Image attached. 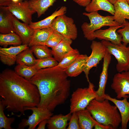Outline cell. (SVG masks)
I'll use <instances>...</instances> for the list:
<instances>
[{
	"mask_svg": "<svg viewBox=\"0 0 129 129\" xmlns=\"http://www.w3.org/2000/svg\"><path fill=\"white\" fill-rule=\"evenodd\" d=\"M0 97L4 109L23 114L26 108L37 107L40 99L35 85L8 69L0 74Z\"/></svg>",
	"mask_w": 129,
	"mask_h": 129,
	"instance_id": "cell-1",
	"label": "cell"
},
{
	"mask_svg": "<svg viewBox=\"0 0 129 129\" xmlns=\"http://www.w3.org/2000/svg\"><path fill=\"white\" fill-rule=\"evenodd\" d=\"M64 69L56 66L38 70L30 81L37 88L40 99L38 107L54 111L64 103L70 94V81Z\"/></svg>",
	"mask_w": 129,
	"mask_h": 129,
	"instance_id": "cell-2",
	"label": "cell"
},
{
	"mask_svg": "<svg viewBox=\"0 0 129 129\" xmlns=\"http://www.w3.org/2000/svg\"><path fill=\"white\" fill-rule=\"evenodd\" d=\"M109 101L106 99L102 101L94 99L86 108L97 122L116 129L121 123V116L117 107L111 105Z\"/></svg>",
	"mask_w": 129,
	"mask_h": 129,
	"instance_id": "cell-3",
	"label": "cell"
},
{
	"mask_svg": "<svg viewBox=\"0 0 129 129\" xmlns=\"http://www.w3.org/2000/svg\"><path fill=\"white\" fill-rule=\"evenodd\" d=\"M83 14L88 17L90 22L89 23L84 22L81 26L84 37L88 40H94V32L102 27L120 25L114 20L113 15L104 16L99 14L98 11L84 12Z\"/></svg>",
	"mask_w": 129,
	"mask_h": 129,
	"instance_id": "cell-4",
	"label": "cell"
},
{
	"mask_svg": "<svg viewBox=\"0 0 129 129\" xmlns=\"http://www.w3.org/2000/svg\"><path fill=\"white\" fill-rule=\"evenodd\" d=\"M88 87L79 88L72 94L70 99V113L86 109L91 102L96 97L94 84L90 81Z\"/></svg>",
	"mask_w": 129,
	"mask_h": 129,
	"instance_id": "cell-5",
	"label": "cell"
},
{
	"mask_svg": "<svg viewBox=\"0 0 129 129\" xmlns=\"http://www.w3.org/2000/svg\"><path fill=\"white\" fill-rule=\"evenodd\" d=\"M105 47L107 51L113 55L117 61L116 68L118 72L128 71L129 64V47L123 44L120 45L113 44L107 41L101 42Z\"/></svg>",
	"mask_w": 129,
	"mask_h": 129,
	"instance_id": "cell-6",
	"label": "cell"
},
{
	"mask_svg": "<svg viewBox=\"0 0 129 129\" xmlns=\"http://www.w3.org/2000/svg\"><path fill=\"white\" fill-rule=\"evenodd\" d=\"M50 27L64 38L75 40L77 37V29L73 19L65 14L56 17Z\"/></svg>",
	"mask_w": 129,
	"mask_h": 129,
	"instance_id": "cell-7",
	"label": "cell"
},
{
	"mask_svg": "<svg viewBox=\"0 0 129 129\" xmlns=\"http://www.w3.org/2000/svg\"><path fill=\"white\" fill-rule=\"evenodd\" d=\"M30 110L32 114L28 119H23L19 124L18 129H23L27 126L28 129H35L37 125L42 121L48 119L53 115L52 112L44 108L35 107L27 108L25 110Z\"/></svg>",
	"mask_w": 129,
	"mask_h": 129,
	"instance_id": "cell-8",
	"label": "cell"
},
{
	"mask_svg": "<svg viewBox=\"0 0 129 129\" xmlns=\"http://www.w3.org/2000/svg\"><path fill=\"white\" fill-rule=\"evenodd\" d=\"M90 47L91 53L89 56L83 70L88 82L90 81L88 75L90 70L96 67L100 62L103 59L106 52L105 47L101 42L93 40Z\"/></svg>",
	"mask_w": 129,
	"mask_h": 129,
	"instance_id": "cell-9",
	"label": "cell"
},
{
	"mask_svg": "<svg viewBox=\"0 0 129 129\" xmlns=\"http://www.w3.org/2000/svg\"><path fill=\"white\" fill-rule=\"evenodd\" d=\"M6 6L17 19L28 24L32 22V15L36 12L30 8L28 0L23 2L20 0L17 3L13 2Z\"/></svg>",
	"mask_w": 129,
	"mask_h": 129,
	"instance_id": "cell-10",
	"label": "cell"
},
{
	"mask_svg": "<svg viewBox=\"0 0 129 129\" xmlns=\"http://www.w3.org/2000/svg\"><path fill=\"white\" fill-rule=\"evenodd\" d=\"M111 88L116 95V98L120 99L129 96V71L118 72L115 74L111 85Z\"/></svg>",
	"mask_w": 129,
	"mask_h": 129,
	"instance_id": "cell-11",
	"label": "cell"
},
{
	"mask_svg": "<svg viewBox=\"0 0 129 129\" xmlns=\"http://www.w3.org/2000/svg\"><path fill=\"white\" fill-rule=\"evenodd\" d=\"M123 27L122 24L110 26L105 29L97 30L94 32L93 37L94 39L97 38L100 40L109 41L115 44L121 45L122 44V37L118 33L117 30Z\"/></svg>",
	"mask_w": 129,
	"mask_h": 129,
	"instance_id": "cell-12",
	"label": "cell"
},
{
	"mask_svg": "<svg viewBox=\"0 0 129 129\" xmlns=\"http://www.w3.org/2000/svg\"><path fill=\"white\" fill-rule=\"evenodd\" d=\"M27 45L22 44L8 48H0V60L4 64L11 66L16 62V57L21 52L29 48Z\"/></svg>",
	"mask_w": 129,
	"mask_h": 129,
	"instance_id": "cell-13",
	"label": "cell"
},
{
	"mask_svg": "<svg viewBox=\"0 0 129 129\" xmlns=\"http://www.w3.org/2000/svg\"><path fill=\"white\" fill-rule=\"evenodd\" d=\"M102 70L100 77L99 87L96 91V100L102 101L104 100L105 95L106 86L108 79V71L111 60V56L106 50L105 55L103 58Z\"/></svg>",
	"mask_w": 129,
	"mask_h": 129,
	"instance_id": "cell-14",
	"label": "cell"
},
{
	"mask_svg": "<svg viewBox=\"0 0 129 129\" xmlns=\"http://www.w3.org/2000/svg\"><path fill=\"white\" fill-rule=\"evenodd\" d=\"M127 98L126 97L122 100H120L112 98L107 94L104 96L105 99L112 102L117 107L121 116L122 129H127L129 121V102L128 101Z\"/></svg>",
	"mask_w": 129,
	"mask_h": 129,
	"instance_id": "cell-15",
	"label": "cell"
},
{
	"mask_svg": "<svg viewBox=\"0 0 129 129\" xmlns=\"http://www.w3.org/2000/svg\"><path fill=\"white\" fill-rule=\"evenodd\" d=\"M13 22L15 32L21 38L22 44L28 45L34 30L31 28L29 24L20 22L14 16L13 18Z\"/></svg>",
	"mask_w": 129,
	"mask_h": 129,
	"instance_id": "cell-16",
	"label": "cell"
},
{
	"mask_svg": "<svg viewBox=\"0 0 129 129\" xmlns=\"http://www.w3.org/2000/svg\"><path fill=\"white\" fill-rule=\"evenodd\" d=\"M14 16L6 6H0V32L1 34L15 32L13 18Z\"/></svg>",
	"mask_w": 129,
	"mask_h": 129,
	"instance_id": "cell-17",
	"label": "cell"
},
{
	"mask_svg": "<svg viewBox=\"0 0 129 129\" xmlns=\"http://www.w3.org/2000/svg\"><path fill=\"white\" fill-rule=\"evenodd\" d=\"M114 20L120 25L129 20V4L127 0H118L114 4Z\"/></svg>",
	"mask_w": 129,
	"mask_h": 129,
	"instance_id": "cell-18",
	"label": "cell"
},
{
	"mask_svg": "<svg viewBox=\"0 0 129 129\" xmlns=\"http://www.w3.org/2000/svg\"><path fill=\"white\" fill-rule=\"evenodd\" d=\"M72 42V40L64 37L57 46L52 48L53 55L58 62H60L65 56L74 49L70 46Z\"/></svg>",
	"mask_w": 129,
	"mask_h": 129,
	"instance_id": "cell-19",
	"label": "cell"
},
{
	"mask_svg": "<svg viewBox=\"0 0 129 129\" xmlns=\"http://www.w3.org/2000/svg\"><path fill=\"white\" fill-rule=\"evenodd\" d=\"M67 10L66 7L62 6L59 10L55 11L51 15L45 19L37 22H31L29 24V26L34 30L50 27L55 18L59 16L65 14Z\"/></svg>",
	"mask_w": 129,
	"mask_h": 129,
	"instance_id": "cell-20",
	"label": "cell"
},
{
	"mask_svg": "<svg viewBox=\"0 0 129 129\" xmlns=\"http://www.w3.org/2000/svg\"><path fill=\"white\" fill-rule=\"evenodd\" d=\"M89 56L86 54H80L70 66L64 69L68 76L75 77L83 71Z\"/></svg>",
	"mask_w": 129,
	"mask_h": 129,
	"instance_id": "cell-21",
	"label": "cell"
},
{
	"mask_svg": "<svg viewBox=\"0 0 129 129\" xmlns=\"http://www.w3.org/2000/svg\"><path fill=\"white\" fill-rule=\"evenodd\" d=\"M102 10L113 15L114 12V5L108 0H91L90 3L85 8V10L89 13Z\"/></svg>",
	"mask_w": 129,
	"mask_h": 129,
	"instance_id": "cell-22",
	"label": "cell"
},
{
	"mask_svg": "<svg viewBox=\"0 0 129 129\" xmlns=\"http://www.w3.org/2000/svg\"><path fill=\"white\" fill-rule=\"evenodd\" d=\"M70 113L64 115L60 114L52 116L48 119L47 126L49 129H66L71 116Z\"/></svg>",
	"mask_w": 129,
	"mask_h": 129,
	"instance_id": "cell-23",
	"label": "cell"
},
{
	"mask_svg": "<svg viewBox=\"0 0 129 129\" xmlns=\"http://www.w3.org/2000/svg\"><path fill=\"white\" fill-rule=\"evenodd\" d=\"M51 27L34 30L28 45L29 47L38 45H45L50 35L53 31Z\"/></svg>",
	"mask_w": 129,
	"mask_h": 129,
	"instance_id": "cell-24",
	"label": "cell"
},
{
	"mask_svg": "<svg viewBox=\"0 0 129 129\" xmlns=\"http://www.w3.org/2000/svg\"><path fill=\"white\" fill-rule=\"evenodd\" d=\"M78 118L80 129H92L97 121L86 108L76 112Z\"/></svg>",
	"mask_w": 129,
	"mask_h": 129,
	"instance_id": "cell-25",
	"label": "cell"
},
{
	"mask_svg": "<svg viewBox=\"0 0 129 129\" xmlns=\"http://www.w3.org/2000/svg\"><path fill=\"white\" fill-rule=\"evenodd\" d=\"M56 0H29L30 8L37 14L38 17L44 14Z\"/></svg>",
	"mask_w": 129,
	"mask_h": 129,
	"instance_id": "cell-26",
	"label": "cell"
},
{
	"mask_svg": "<svg viewBox=\"0 0 129 129\" xmlns=\"http://www.w3.org/2000/svg\"><path fill=\"white\" fill-rule=\"evenodd\" d=\"M31 48H28L20 52L17 56L16 62L19 64L34 66L37 59L33 56Z\"/></svg>",
	"mask_w": 129,
	"mask_h": 129,
	"instance_id": "cell-27",
	"label": "cell"
},
{
	"mask_svg": "<svg viewBox=\"0 0 129 129\" xmlns=\"http://www.w3.org/2000/svg\"><path fill=\"white\" fill-rule=\"evenodd\" d=\"M22 44V42L21 38L15 32L0 34V45L4 47L10 45L17 46Z\"/></svg>",
	"mask_w": 129,
	"mask_h": 129,
	"instance_id": "cell-28",
	"label": "cell"
},
{
	"mask_svg": "<svg viewBox=\"0 0 129 129\" xmlns=\"http://www.w3.org/2000/svg\"><path fill=\"white\" fill-rule=\"evenodd\" d=\"M14 71L19 75L29 81L38 70L33 66L18 64L15 67Z\"/></svg>",
	"mask_w": 129,
	"mask_h": 129,
	"instance_id": "cell-29",
	"label": "cell"
},
{
	"mask_svg": "<svg viewBox=\"0 0 129 129\" xmlns=\"http://www.w3.org/2000/svg\"><path fill=\"white\" fill-rule=\"evenodd\" d=\"M80 55L77 49H74L65 56L56 66L65 69L71 65Z\"/></svg>",
	"mask_w": 129,
	"mask_h": 129,
	"instance_id": "cell-30",
	"label": "cell"
},
{
	"mask_svg": "<svg viewBox=\"0 0 129 129\" xmlns=\"http://www.w3.org/2000/svg\"><path fill=\"white\" fill-rule=\"evenodd\" d=\"M31 47L33 53L38 59L52 57L51 50L45 45H38Z\"/></svg>",
	"mask_w": 129,
	"mask_h": 129,
	"instance_id": "cell-31",
	"label": "cell"
},
{
	"mask_svg": "<svg viewBox=\"0 0 129 129\" xmlns=\"http://www.w3.org/2000/svg\"><path fill=\"white\" fill-rule=\"evenodd\" d=\"M58 62L52 57L41 59H37L33 66L38 70L46 68L53 67L57 66Z\"/></svg>",
	"mask_w": 129,
	"mask_h": 129,
	"instance_id": "cell-32",
	"label": "cell"
},
{
	"mask_svg": "<svg viewBox=\"0 0 129 129\" xmlns=\"http://www.w3.org/2000/svg\"><path fill=\"white\" fill-rule=\"evenodd\" d=\"M4 108L0 103V129H12L11 127V124L15 120L14 118L7 117L4 112Z\"/></svg>",
	"mask_w": 129,
	"mask_h": 129,
	"instance_id": "cell-33",
	"label": "cell"
},
{
	"mask_svg": "<svg viewBox=\"0 0 129 129\" xmlns=\"http://www.w3.org/2000/svg\"><path fill=\"white\" fill-rule=\"evenodd\" d=\"M64 38L61 34L53 30L49 37L45 45L52 48L57 46Z\"/></svg>",
	"mask_w": 129,
	"mask_h": 129,
	"instance_id": "cell-34",
	"label": "cell"
},
{
	"mask_svg": "<svg viewBox=\"0 0 129 129\" xmlns=\"http://www.w3.org/2000/svg\"><path fill=\"white\" fill-rule=\"evenodd\" d=\"M123 25V27L118 29L117 32L121 35L123 44L127 46L129 44V22L126 20Z\"/></svg>",
	"mask_w": 129,
	"mask_h": 129,
	"instance_id": "cell-35",
	"label": "cell"
},
{
	"mask_svg": "<svg viewBox=\"0 0 129 129\" xmlns=\"http://www.w3.org/2000/svg\"><path fill=\"white\" fill-rule=\"evenodd\" d=\"M71 115L67 129H80L79 125L78 118L76 112Z\"/></svg>",
	"mask_w": 129,
	"mask_h": 129,
	"instance_id": "cell-36",
	"label": "cell"
},
{
	"mask_svg": "<svg viewBox=\"0 0 129 129\" xmlns=\"http://www.w3.org/2000/svg\"><path fill=\"white\" fill-rule=\"evenodd\" d=\"M79 5L86 7L91 2V0H73Z\"/></svg>",
	"mask_w": 129,
	"mask_h": 129,
	"instance_id": "cell-37",
	"label": "cell"
},
{
	"mask_svg": "<svg viewBox=\"0 0 129 129\" xmlns=\"http://www.w3.org/2000/svg\"><path fill=\"white\" fill-rule=\"evenodd\" d=\"M95 129H113V127L100 124L97 121L94 126Z\"/></svg>",
	"mask_w": 129,
	"mask_h": 129,
	"instance_id": "cell-38",
	"label": "cell"
},
{
	"mask_svg": "<svg viewBox=\"0 0 129 129\" xmlns=\"http://www.w3.org/2000/svg\"><path fill=\"white\" fill-rule=\"evenodd\" d=\"M48 119H46L41 121L39 124L37 129H45L46 125L47 124Z\"/></svg>",
	"mask_w": 129,
	"mask_h": 129,
	"instance_id": "cell-39",
	"label": "cell"
},
{
	"mask_svg": "<svg viewBox=\"0 0 129 129\" xmlns=\"http://www.w3.org/2000/svg\"><path fill=\"white\" fill-rule=\"evenodd\" d=\"M13 2L11 0H0V6H7Z\"/></svg>",
	"mask_w": 129,
	"mask_h": 129,
	"instance_id": "cell-40",
	"label": "cell"
},
{
	"mask_svg": "<svg viewBox=\"0 0 129 129\" xmlns=\"http://www.w3.org/2000/svg\"><path fill=\"white\" fill-rule=\"evenodd\" d=\"M112 4H114L118 0H108Z\"/></svg>",
	"mask_w": 129,
	"mask_h": 129,
	"instance_id": "cell-41",
	"label": "cell"
},
{
	"mask_svg": "<svg viewBox=\"0 0 129 129\" xmlns=\"http://www.w3.org/2000/svg\"><path fill=\"white\" fill-rule=\"evenodd\" d=\"M14 3H17L20 0H11Z\"/></svg>",
	"mask_w": 129,
	"mask_h": 129,
	"instance_id": "cell-42",
	"label": "cell"
},
{
	"mask_svg": "<svg viewBox=\"0 0 129 129\" xmlns=\"http://www.w3.org/2000/svg\"><path fill=\"white\" fill-rule=\"evenodd\" d=\"M128 71H129V64L128 65Z\"/></svg>",
	"mask_w": 129,
	"mask_h": 129,
	"instance_id": "cell-43",
	"label": "cell"
},
{
	"mask_svg": "<svg viewBox=\"0 0 129 129\" xmlns=\"http://www.w3.org/2000/svg\"><path fill=\"white\" fill-rule=\"evenodd\" d=\"M127 1L128 3L129 4V0H127Z\"/></svg>",
	"mask_w": 129,
	"mask_h": 129,
	"instance_id": "cell-44",
	"label": "cell"
},
{
	"mask_svg": "<svg viewBox=\"0 0 129 129\" xmlns=\"http://www.w3.org/2000/svg\"></svg>",
	"mask_w": 129,
	"mask_h": 129,
	"instance_id": "cell-45",
	"label": "cell"
}]
</instances>
